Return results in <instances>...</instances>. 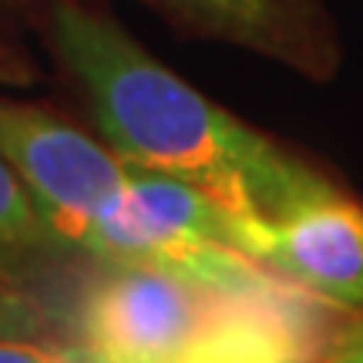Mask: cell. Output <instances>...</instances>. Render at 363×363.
<instances>
[{
	"label": "cell",
	"instance_id": "cell-1",
	"mask_svg": "<svg viewBox=\"0 0 363 363\" xmlns=\"http://www.w3.org/2000/svg\"><path fill=\"white\" fill-rule=\"evenodd\" d=\"M54 40L88 91L94 118L135 169L199 185L239 219H276L330 189L256 128L212 104L104 13L54 7Z\"/></svg>",
	"mask_w": 363,
	"mask_h": 363
},
{
	"label": "cell",
	"instance_id": "cell-2",
	"mask_svg": "<svg viewBox=\"0 0 363 363\" xmlns=\"http://www.w3.org/2000/svg\"><path fill=\"white\" fill-rule=\"evenodd\" d=\"M326 347L323 303L293 283L246 293L111 266L81 306L91 363H320Z\"/></svg>",
	"mask_w": 363,
	"mask_h": 363
},
{
	"label": "cell",
	"instance_id": "cell-3",
	"mask_svg": "<svg viewBox=\"0 0 363 363\" xmlns=\"http://www.w3.org/2000/svg\"><path fill=\"white\" fill-rule=\"evenodd\" d=\"M0 155L21 175L54 239L78 249L131 179L118 152L34 104L0 101Z\"/></svg>",
	"mask_w": 363,
	"mask_h": 363
},
{
	"label": "cell",
	"instance_id": "cell-4",
	"mask_svg": "<svg viewBox=\"0 0 363 363\" xmlns=\"http://www.w3.org/2000/svg\"><path fill=\"white\" fill-rule=\"evenodd\" d=\"M239 249L323 306L363 313V206L333 185L276 219H242Z\"/></svg>",
	"mask_w": 363,
	"mask_h": 363
},
{
	"label": "cell",
	"instance_id": "cell-5",
	"mask_svg": "<svg viewBox=\"0 0 363 363\" xmlns=\"http://www.w3.org/2000/svg\"><path fill=\"white\" fill-rule=\"evenodd\" d=\"M202 24L216 27L246 44H266L279 38V4L276 0H172Z\"/></svg>",
	"mask_w": 363,
	"mask_h": 363
},
{
	"label": "cell",
	"instance_id": "cell-6",
	"mask_svg": "<svg viewBox=\"0 0 363 363\" xmlns=\"http://www.w3.org/2000/svg\"><path fill=\"white\" fill-rule=\"evenodd\" d=\"M57 242L40 219L34 199L27 192L21 175L11 169V162L0 155V246H48Z\"/></svg>",
	"mask_w": 363,
	"mask_h": 363
},
{
	"label": "cell",
	"instance_id": "cell-7",
	"mask_svg": "<svg viewBox=\"0 0 363 363\" xmlns=\"http://www.w3.org/2000/svg\"><path fill=\"white\" fill-rule=\"evenodd\" d=\"M0 363H84V353L40 337H0Z\"/></svg>",
	"mask_w": 363,
	"mask_h": 363
},
{
	"label": "cell",
	"instance_id": "cell-8",
	"mask_svg": "<svg viewBox=\"0 0 363 363\" xmlns=\"http://www.w3.org/2000/svg\"><path fill=\"white\" fill-rule=\"evenodd\" d=\"M44 330V313L0 279V337H38Z\"/></svg>",
	"mask_w": 363,
	"mask_h": 363
},
{
	"label": "cell",
	"instance_id": "cell-9",
	"mask_svg": "<svg viewBox=\"0 0 363 363\" xmlns=\"http://www.w3.org/2000/svg\"><path fill=\"white\" fill-rule=\"evenodd\" d=\"M320 363H363V313L330 337V347Z\"/></svg>",
	"mask_w": 363,
	"mask_h": 363
}]
</instances>
